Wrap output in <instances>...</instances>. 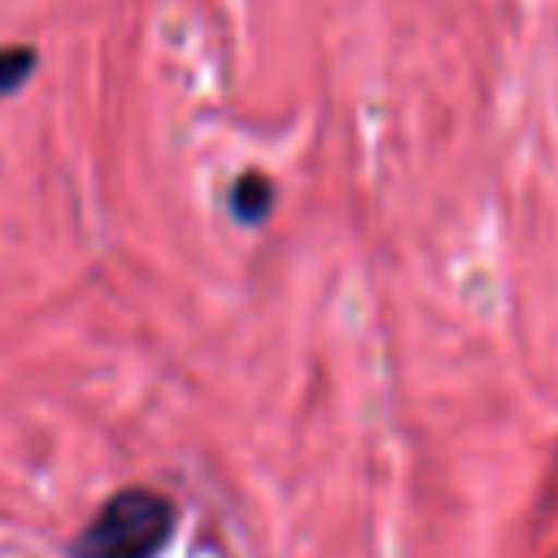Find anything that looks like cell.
<instances>
[{"mask_svg": "<svg viewBox=\"0 0 558 558\" xmlns=\"http://www.w3.org/2000/svg\"><path fill=\"white\" fill-rule=\"evenodd\" d=\"M35 70V48H0V96L17 92Z\"/></svg>", "mask_w": 558, "mask_h": 558, "instance_id": "obj_3", "label": "cell"}, {"mask_svg": "<svg viewBox=\"0 0 558 558\" xmlns=\"http://www.w3.org/2000/svg\"><path fill=\"white\" fill-rule=\"evenodd\" d=\"M179 523V510L157 488H122L113 493L96 519L78 532L74 558H157Z\"/></svg>", "mask_w": 558, "mask_h": 558, "instance_id": "obj_1", "label": "cell"}, {"mask_svg": "<svg viewBox=\"0 0 558 558\" xmlns=\"http://www.w3.org/2000/svg\"><path fill=\"white\" fill-rule=\"evenodd\" d=\"M231 218L244 222V227H257L270 218L275 209V183L262 174V170H244L235 183H231Z\"/></svg>", "mask_w": 558, "mask_h": 558, "instance_id": "obj_2", "label": "cell"}]
</instances>
